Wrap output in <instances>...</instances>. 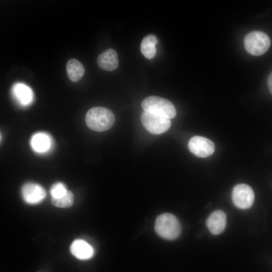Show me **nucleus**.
Returning <instances> with one entry per match:
<instances>
[{"mask_svg":"<svg viewBox=\"0 0 272 272\" xmlns=\"http://www.w3.org/2000/svg\"><path fill=\"white\" fill-rule=\"evenodd\" d=\"M85 121L88 127L96 131H104L114 124L115 117L113 112L104 107H94L87 112Z\"/></svg>","mask_w":272,"mask_h":272,"instance_id":"f257e3e1","label":"nucleus"},{"mask_svg":"<svg viewBox=\"0 0 272 272\" xmlns=\"http://www.w3.org/2000/svg\"><path fill=\"white\" fill-rule=\"evenodd\" d=\"M141 106L145 111L170 119L176 115L174 105L170 101L158 96L146 98L142 102Z\"/></svg>","mask_w":272,"mask_h":272,"instance_id":"f03ea898","label":"nucleus"},{"mask_svg":"<svg viewBox=\"0 0 272 272\" xmlns=\"http://www.w3.org/2000/svg\"><path fill=\"white\" fill-rule=\"evenodd\" d=\"M155 229L161 237L169 240L176 239L181 232V226L177 218L170 213H163L157 218Z\"/></svg>","mask_w":272,"mask_h":272,"instance_id":"7ed1b4c3","label":"nucleus"},{"mask_svg":"<svg viewBox=\"0 0 272 272\" xmlns=\"http://www.w3.org/2000/svg\"><path fill=\"white\" fill-rule=\"evenodd\" d=\"M271 41L269 36L264 32L254 31L245 36L244 47L250 54L258 56L265 53L270 47Z\"/></svg>","mask_w":272,"mask_h":272,"instance_id":"20e7f679","label":"nucleus"},{"mask_svg":"<svg viewBox=\"0 0 272 272\" xmlns=\"http://www.w3.org/2000/svg\"><path fill=\"white\" fill-rule=\"evenodd\" d=\"M141 121L144 127L150 133L159 134L167 131L171 123L170 119L143 111Z\"/></svg>","mask_w":272,"mask_h":272,"instance_id":"39448f33","label":"nucleus"},{"mask_svg":"<svg viewBox=\"0 0 272 272\" xmlns=\"http://www.w3.org/2000/svg\"><path fill=\"white\" fill-rule=\"evenodd\" d=\"M232 198L236 207L240 209H247L250 208L254 202V191L248 185L239 184L233 189Z\"/></svg>","mask_w":272,"mask_h":272,"instance_id":"423d86ee","label":"nucleus"},{"mask_svg":"<svg viewBox=\"0 0 272 272\" xmlns=\"http://www.w3.org/2000/svg\"><path fill=\"white\" fill-rule=\"evenodd\" d=\"M189 151L196 157L206 158L212 155L215 149L214 143L210 140L201 136H194L189 141Z\"/></svg>","mask_w":272,"mask_h":272,"instance_id":"0eeeda50","label":"nucleus"},{"mask_svg":"<svg viewBox=\"0 0 272 272\" xmlns=\"http://www.w3.org/2000/svg\"><path fill=\"white\" fill-rule=\"evenodd\" d=\"M21 194L24 200L27 203L35 205L41 202L46 196L44 188L40 184L28 182L22 187Z\"/></svg>","mask_w":272,"mask_h":272,"instance_id":"6e6552de","label":"nucleus"},{"mask_svg":"<svg viewBox=\"0 0 272 272\" xmlns=\"http://www.w3.org/2000/svg\"><path fill=\"white\" fill-rule=\"evenodd\" d=\"M206 225L212 234H220L224 231L226 227V214L221 210L214 211L208 218Z\"/></svg>","mask_w":272,"mask_h":272,"instance_id":"1a4fd4ad","label":"nucleus"},{"mask_svg":"<svg viewBox=\"0 0 272 272\" xmlns=\"http://www.w3.org/2000/svg\"><path fill=\"white\" fill-rule=\"evenodd\" d=\"M97 62L99 67L101 69L107 71H112L118 65L117 53L113 49H108L98 56Z\"/></svg>","mask_w":272,"mask_h":272,"instance_id":"9d476101","label":"nucleus"},{"mask_svg":"<svg viewBox=\"0 0 272 272\" xmlns=\"http://www.w3.org/2000/svg\"><path fill=\"white\" fill-rule=\"evenodd\" d=\"M70 251L74 256L81 260L90 259L94 253L93 247L83 239L75 240L71 245Z\"/></svg>","mask_w":272,"mask_h":272,"instance_id":"9b49d317","label":"nucleus"},{"mask_svg":"<svg viewBox=\"0 0 272 272\" xmlns=\"http://www.w3.org/2000/svg\"><path fill=\"white\" fill-rule=\"evenodd\" d=\"M32 148L35 152L43 153L48 151L52 145L51 137L45 132H37L34 134L30 140Z\"/></svg>","mask_w":272,"mask_h":272,"instance_id":"f8f14e48","label":"nucleus"},{"mask_svg":"<svg viewBox=\"0 0 272 272\" xmlns=\"http://www.w3.org/2000/svg\"><path fill=\"white\" fill-rule=\"evenodd\" d=\"M13 93L18 101L22 105L30 104L33 99L31 89L24 84L18 83L14 85Z\"/></svg>","mask_w":272,"mask_h":272,"instance_id":"ddd939ff","label":"nucleus"},{"mask_svg":"<svg viewBox=\"0 0 272 272\" xmlns=\"http://www.w3.org/2000/svg\"><path fill=\"white\" fill-rule=\"evenodd\" d=\"M66 70L69 79L74 82L80 80L85 73L83 64L75 58H72L67 61Z\"/></svg>","mask_w":272,"mask_h":272,"instance_id":"4468645a","label":"nucleus"},{"mask_svg":"<svg viewBox=\"0 0 272 272\" xmlns=\"http://www.w3.org/2000/svg\"><path fill=\"white\" fill-rule=\"evenodd\" d=\"M157 43V37L153 34L147 35L143 39L140 49L145 57L150 59L155 56L157 51L156 45Z\"/></svg>","mask_w":272,"mask_h":272,"instance_id":"2eb2a0df","label":"nucleus"},{"mask_svg":"<svg viewBox=\"0 0 272 272\" xmlns=\"http://www.w3.org/2000/svg\"><path fill=\"white\" fill-rule=\"evenodd\" d=\"M51 201L55 207L61 208H69L74 203V195L71 191L68 190L65 195L59 198L51 197Z\"/></svg>","mask_w":272,"mask_h":272,"instance_id":"dca6fc26","label":"nucleus"},{"mask_svg":"<svg viewBox=\"0 0 272 272\" xmlns=\"http://www.w3.org/2000/svg\"><path fill=\"white\" fill-rule=\"evenodd\" d=\"M68 190L63 183L57 182L52 185L50 188V193L51 197L59 198L65 195Z\"/></svg>","mask_w":272,"mask_h":272,"instance_id":"f3484780","label":"nucleus"},{"mask_svg":"<svg viewBox=\"0 0 272 272\" xmlns=\"http://www.w3.org/2000/svg\"><path fill=\"white\" fill-rule=\"evenodd\" d=\"M267 85L270 93L272 94V72L269 74L267 79Z\"/></svg>","mask_w":272,"mask_h":272,"instance_id":"a211bd4d","label":"nucleus"}]
</instances>
